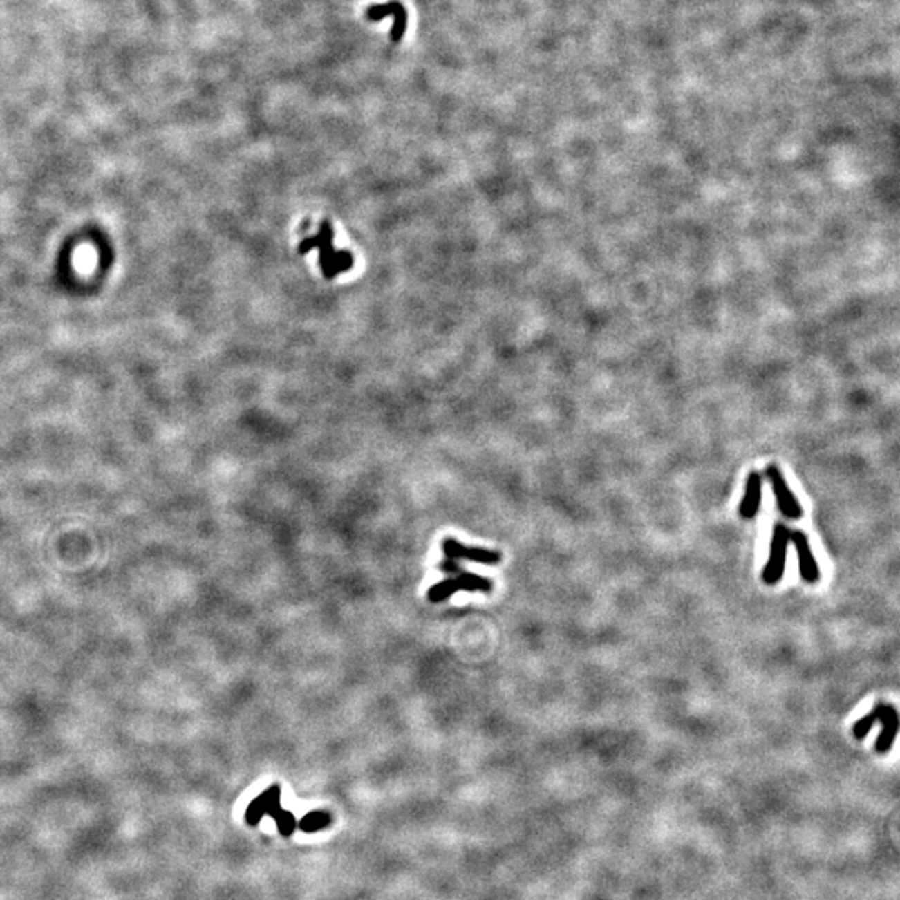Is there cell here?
I'll return each mask as SVG.
<instances>
[{"instance_id":"cell-1","label":"cell","mask_w":900,"mask_h":900,"mask_svg":"<svg viewBox=\"0 0 900 900\" xmlns=\"http://www.w3.org/2000/svg\"><path fill=\"white\" fill-rule=\"evenodd\" d=\"M875 722L882 724L881 735L875 740V750L879 753L890 752L895 737H897L900 720L897 711L889 704H877L875 709H872V712L867 713L862 719H859L854 725V737L857 740L865 739L867 733L870 732V729H872Z\"/></svg>"},{"instance_id":"cell-2","label":"cell","mask_w":900,"mask_h":900,"mask_svg":"<svg viewBox=\"0 0 900 900\" xmlns=\"http://www.w3.org/2000/svg\"><path fill=\"white\" fill-rule=\"evenodd\" d=\"M790 532L787 525L777 524L774 529V537L770 542V555L769 562L765 563L762 570V581L767 585H776L782 581L785 572V563H787V550L790 544Z\"/></svg>"},{"instance_id":"cell-3","label":"cell","mask_w":900,"mask_h":900,"mask_svg":"<svg viewBox=\"0 0 900 900\" xmlns=\"http://www.w3.org/2000/svg\"><path fill=\"white\" fill-rule=\"evenodd\" d=\"M317 241H320V242H314L312 238H307L306 245H302V250L306 252V250H309L310 247H314V245L320 247V250H322V257H320V262H322L324 274H326L327 277H334L335 274L344 272V270H347L348 267H350V263H352L350 255H348L347 252H344V254L340 252L339 254V252H335L334 249H332V229H330V224H328V222H324V224H322V229H320V234H319Z\"/></svg>"},{"instance_id":"cell-4","label":"cell","mask_w":900,"mask_h":900,"mask_svg":"<svg viewBox=\"0 0 900 900\" xmlns=\"http://www.w3.org/2000/svg\"><path fill=\"white\" fill-rule=\"evenodd\" d=\"M765 476H767L770 484H772L774 496H776L777 500V509L780 510L782 516L790 518V521H797V518L804 516V509H802L797 497L794 496L792 490L789 489L787 480H785L782 470L776 464H770L765 467Z\"/></svg>"},{"instance_id":"cell-5","label":"cell","mask_w":900,"mask_h":900,"mask_svg":"<svg viewBox=\"0 0 900 900\" xmlns=\"http://www.w3.org/2000/svg\"><path fill=\"white\" fill-rule=\"evenodd\" d=\"M366 17L368 20H380L385 17H392L394 19V26H392V32H391V39L392 42H400L405 34V28H407V10L399 0H391L387 3H375V6H371L366 10Z\"/></svg>"},{"instance_id":"cell-6","label":"cell","mask_w":900,"mask_h":900,"mask_svg":"<svg viewBox=\"0 0 900 900\" xmlns=\"http://www.w3.org/2000/svg\"><path fill=\"white\" fill-rule=\"evenodd\" d=\"M790 542H794V545H796L798 555V569H800L802 579L807 583H816L821 581V570H818L807 534L802 532V530H792L790 532Z\"/></svg>"},{"instance_id":"cell-7","label":"cell","mask_w":900,"mask_h":900,"mask_svg":"<svg viewBox=\"0 0 900 900\" xmlns=\"http://www.w3.org/2000/svg\"><path fill=\"white\" fill-rule=\"evenodd\" d=\"M442 552H444L445 557L456 559V561L469 559L472 562L489 563V565H496V563L500 562V554L496 552V550L480 549V547H467L457 542L456 538H445L442 542Z\"/></svg>"},{"instance_id":"cell-8","label":"cell","mask_w":900,"mask_h":900,"mask_svg":"<svg viewBox=\"0 0 900 900\" xmlns=\"http://www.w3.org/2000/svg\"><path fill=\"white\" fill-rule=\"evenodd\" d=\"M281 807V785L274 784L250 802V805L247 807L245 821L250 825H257L265 816L272 817Z\"/></svg>"},{"instance_id":"cell-9","label":"cell","mask_w":900,"mask_h":900,"mask_svg":"<svg viewBox=\"0 0 900 900\" xmlns=\"http://www.w3.org/2000/svg\"><path fill=\"white\" fill-rule=\"evenodd\" d=\"M762 502V477L759 472H750L747 478L745 496L739 505V516L742 518H753L760 509Z\"/></svg>"},{"instance_id":"cell-10","label":"cell","mask_w":900,"mask_h":900,"mask_svg":"<svg viewBox=\"0 0 900 900\" xmlns=\"http://www.w3.org/2000/svg\"><path fill=\"white\" fill-rule=\"evenodd\" d=\"M332 817L328 812H324V810H315V812H309L306 814L299 822V829L306 834H314L319 832V830L326 829V827L330 825Z\"/></svg>"},{"instance_id":"cell-11","label":"cell","mask_w":900,"mask_h":900,"mask_svg":"<svg viewBox=\"0 0 900 900\" xmlns=\"http://www.w3.org/2000/svg\"><path fill=\"white\" fill-rule=\"evenodd\" d=\"M456 579L460 583V590L469 592H490L492 590V582L484 577H478L476 574H470L467 570H460L456 575Z\"/></svg>"},{"instance_id":"cell-12","label":"cell","mask_w":900,"mask_h":900,"mask_svg":"<svg viewBox=\"0 0 900 900\" xmlns=\"http://www.w3.org/2000/svg\"><path fill=\"white\" fill-rule=\"evenodd\" d=\"M459 590H460V583L456 577H453V579H447V581H442L439 583H435V585H432L431 589H429L427 597H429V600H431V602L437 603V602H442V600L449 599L450 595H453L456 592H459Z\"/></svg>"},{"instance_id":"cell-13","label":"cell","mask_w":900,"mask_h":900,"mask_svg":"<svg viewBox=\"0 0 900 900\" xmlns=\"http://www.w3.org/2000/svg\"><path fill=\"white\" fill-rule=\"evenodd\" d=\"M272 818L277 822L279 832H281L283 837H289V835H292V832L297 829V821H295L294 814H292L290 810H285L281 807V809L274 814Z\"/></svg>"}]
</instances>
